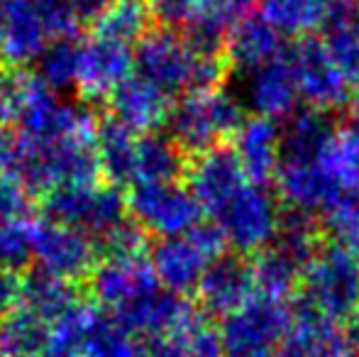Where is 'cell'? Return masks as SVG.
Returning a JSON list of instances; mask_svg holds the SVG:
<instances>
[{
    "label": "cell",
    "instance_id": "1",
    "mask_svg": "<svg viewBox=\"0 0 359 357\" xmlns=\"http://www.w3.org/2000/svg\"><path fill=\"white\" fill-rule=\"evenodd\" d=\"M133 57L137 76L169 98L179 93L186 95L194 90L217 88L227 69L222 57H198L186 44L184 34L164 27L147 32Z\"/></svg>",
    "mask_w": 359,
    "mask_h": 357
},
{
    "label": "cell",
    "instance_id": "2",
    "mask_svg": "<svg viewBox=\"0 0 359 357\" xmlns=\"http://www.w3.org/2000/svg\"><path fill=\"white\" fill-rule=\"evenodd\" d=\"M301 311L323 323L342 325L359 318V262L340 243H325L301 276Z\"/></svg>",
    "mask_w": 359,
    "mask_h": 357
},
{
    "label": "cell",
    "instance_id": "3",
    "mask_svg": "<svg viewBox=\"0 0 359 357\" xmlns=\"http://www.w3.org/2000/svg\"><path fill=\"white\" fill-rule=\"evenodd\" d=\"M245 120V103L235 93L217 86L186 93L179 103L171 105L166 128L169 140L181 149V154L194 159L210 149L225 147Z\"/></svg>",
    "mask_w": 359,
    "mask_h": 357
},
{
    "label": "cell",
    "instance_id": "4",
    "mask_svg": "<svg viewBox=\"0 0 359 357\" xmlns=\"http://www.w3.org/2000/svg\"><path fill=\"white\" fill-rule=\"evenodd\" d=\"M208 220L220 230L225 248L235 255H257L276 238L281 206L266 186L247 181L237 194L220 203Z\"/></svg>",
    "mask_w": 359,
    "mask_h": 357
},
{
    "label": "cell",
    "instance_id": "5",
    "mask_svg": "<svg viewBox=\"0 0 359 357\" xmlns=\"http://www.w3.org/2000/svg\"><path fill=\"white\" fill-rule=\"evenodd\" d=\"M293 325V309L281 299L255 294L222 318L220 357H276Z\"/></svg>",
    "mask_w": 359,
    "mask_h": 357
},
{
    "label": "cell",
    "instance_id": "6",
    "mask_svg": "<svg viewBox=\"0 0 359 357\" xmlns=\"http://www.w3.org/2000/svg\"><path fill=\"white\" fill-rule=\"evenodd\" d=\"M225 252V240L210 220H201L186 235L161 238L151 250L149 267L156 284L176 296L196 291L201 276L215 257Z\"/></svg>",
    "mask_w": 359,
    "mask_h": 357
},
{
    "label": "cell",
    "instance_id": "7",
    "mask_svg": "<svg viewBox=\"0 0 359 357\" xmlns=\"http://www.w3.org/2000/svg\"><path fill=\"white\" fill-rule=\"evenodd\" d=\"M130 210L140 228L151 230L161 238L186 235L201 223V215H203L189 186L179 181L137 184L130 196Z\"/></svg>",
    "mask_w": 359,
    "mask_h": 357
},
{
    "label": "cell",
    "instance_id": "8",
    "mask_svg": "<svg viewBox=\"0 0 359 357\" xmlns=\"http://www.w3.org/2000/svg\"><path fill=\"white\" fill-rule=\"evenodd\" d=\"M288 59H291L293 74H296L301 100H306L308 108L330 113V110L347 105L350 83L337 72L318 34L296 39V44L288 49Z\"/></svg>",
    "mask_w": 359,
    "mask_h": 357
},
{
    "label": "cell",
    "instance_id": "9",
    "mask_svg": "<svg viewBox=\"0 0 359 357\" xmlns=\"http://www.w3.org/2000/svg\"><path fill=\"white\" fill-rule=\"evenodd\" d=\"M245 103L255 110L257 118L266 120H288L298 110L301 90L296 83L288 52H281L276 59L257 67L247 74Z\"/></svg>",
    "mask_w": 359,
    "mask_h": 357
},
{
    "label": "cell",
    "instance_id": "10",
    "mask_svg": "<svg viewBox=\"0 0 359 357\" xmlns=\"http://www.w3.org/2000/svg\"><path fill=\"white\" fill-rule=\"evenodd\" d=\"M359 13V0H262V18L281 37H316L330 25Z\"/></svg>",
    "mask_w": 359,
    "mask_h": 357
},
{
    "label": "cell",
    "instance_id": "11",
    "mask_svg": "<svg viewBox=\"0 0 359 357\" xmlns=\"http://www.w3.org/2000/svg\"><path fill=\"white\" fill-rule=\"evenodd\" d=\"M196 294L205 314L225 318L257 294L252 262L242 255L222 252L203 271Z\"/></svg>",
    "mask_w": 359,
    "mask_h": 357
},
{
    "label": "cell",
    "instance_id": "12",
    "mask_svg": "<svg viewBox=\"0 0 359 357\" xmlns=\"http://www.w3.org/2000/svg\"><path fill=\"white\" fill-rule=\"evenodd\" d=\"M247 181L250 179L232 147H217L194 157L186 169V186L205 215H210L217 206L237 194Z\"/></svg>",
    "mask_w": 359,
    "mask_h": 357
},
{
    "label": "cell",
    "instance_id": "13",
    "mask_svg": "<svg viewBox=\"0 0 359 357\" xmlns=\"http://www.w3.org/2000/svg\"><path fill=\"white\" fill-rule=\"evenodd\" d=\"M194 311V306L186 304L184 296H176L171 291L161 289L159 284L154 289L140 294L137 299L128 301L125 306L113 311V318L123 325L125 330H130L133 335H137L140 340H154L161 333L171 330L176 323L186 318Z\"/></svg>",
    "mask_w": 359,
    "mask_h": 357
},
{
    "label": "cell",
    "instance_id": "14",
    "mask_svg": "<svg viewBox=\"0 0 359 357\" xmlns=\"http://www.w3.org/2000/svg\"><path fill=\"white\" fill-rule=\"evenodd\" d=\"M232 152L237 154L247 179L266 186L274 181L281 164V128L274 120L247 118L232 137Z\"/></svg>",
    "mask_w": 359,
    "mask_h": 357
},
{
    "label": "cell",
    "instance_id": "15",
    "mask_svg": "<svg viewBox=\"0 0 359 357\" xmlns=\"http://www.w3.org/2000/svg\"><path fill=\"white\" fill-rule=\"evenodd\" d=\"M284 52L281 34L262 15H245L230 27L222 47V59L230 69L242 74L271 62Z\"/></svg>",
    "mask_w": 359,
    "mask_h": 357
},
{
    "label": "cell",
    "instance_id": "16",
    "mask_svg": "<svg viewBox=\"0 0 359 357\" xmlns=\"http://www.w3.org/2000/svg\"><path fill=\"white\" fill-rule=\"evenodd\" d=\"M110 103H113L115 120L123 123L133 133H151L159 125L166 123L171 110V98L154 88L149 81L128 76L110 90Z\"/></svg>",
    "mask_w": 359,
    "mask_h": 357
},
{
    "label": "cell",
    "instance_id": "17",
    "mask_svg": "<svg viewBox=\"0 0 359 357\" xmlns=\"http://www.w3.org/2000/svg\"><path fill=\"white\" fill-rule=\"evenodd\" d=\"M156 279L144 257H123V260H105L93 274L90 289L100 304L110 309H120L128 301L137 299L140 294L154 289Z\"/></svg>",
    "mask_w": 359,
    "mask_h": 357
},
{
    "label": "cell",
    "instance_id": "18",
    "mask_svg": "<svg viewBox=\"0 0 359 357\" xmlns=\"http://www.w3.org/2000/svg\"><path fill=\"white\" fill-rule=\"evenodd\" d=\"M276 357H352V340L337 325L293 311V325Z\"/></svg>",
    "mask_w": 359,
    "mask_h": 357
},
{
    "label": "cell",
    "instance_id": "19",
    "mask_svg": "<svg viewBox=\"0 0 359 357\" xmlns=\"http://www.w3.org/2000/svg\"><path fill=\"white\" fill-rule=\"evenodd\" d=\"M149 357H220V335L205 316L191 311L181 323L147 340Z\"/></svg>",
    "mask_w": 359,
    "mask_h": 357
},
{
    "label": "cell",
    "instance_id": "20",
    "mask_svg": "<svg viewBox=\"0 0 359 357\" xmlns=\"http://www.w3.org/2000/svg\"><path fill=\"white\" fill-rule=\"evenodd\" d=\"M133 67V49L113 39L95 37L90 47L79 52V76L83 79L86 88L98 90V93L113 90L120 81H125Z\"/></svg>",
    "mask_w": 359,
    "mask_h": 357
},
{
    "label": "cell",
    "instance_id": "21",
    "mask_svg": "<svg viewBox=\"0 0 359 357\" xmlns=\"http://www.w3.org/2000/svg\"><path fill=\"white\" fill-rule=\"evenodd\" d=\"M337 123L330 113L298 108L281 128V159H313L335 137Z\"/></svg>",
    "mask_w": 359,
    "mask_h": 357
},
{
    "label": "cell",
    "instance_id": "22",
    "mask_svg": "<svg viewBox=\"0 0 359 357\" xmlns=\"http://www.w3.org/2000/svg\"><path fill=\"white\" fill-rule=\"evenodd\" d=\"M184 172V154L169 137H161L156 133L140 135L137 149H135V184L179 181Z\"/></svg>",
    "mask_w": 359,
    "mask_h": 357
},
{
    "label": "cell",
    "instance_id": "23",
    "mask_svg": "<svg viewBox=\"0 0 359 357\" xmlns=\"http://www.w3.org/2000/svg\"><path fill=\"white\" fill-rule=\"evenodd\" d=\"M34 250L44 260L42 264L49 269V274L59 276V279L81 276L93 262V245H88V240L81 238L72 228L52 230L47 235V243L42 240L34 245Z\"/></svg>",
    "mask_w": 359,
    "mask_h": 357
},
{
    "label": "cell",
    "instance_id": "24",
    "mask_svg": "<svg viewBox=\"0 0 359 357\" xmlns=\"http://www.w3.org/2000/svg\"><path fill=\"white\" fill-rule=\"evenodd\" d=\"M135 149L137 135L118 120H108L98 133V167L115 184L135 181Z\"/></svg>",
    "mask_w": 359,
    "mask_h": 357
},
{
    "label": "cell",
    "instance_id": "25",
    "mask_svg": "<svg viewBox=\"0 0 359 357\" xmlns=\"http://www.w3.org/2000/svg\"><path fill=\"white\" fill-rule=\"evenodd\" d=\"M25 309L32 311L44 323H57L59 318L81 306L79 294L67 279L59 276H34L22 286Z\"/></svg>",
    "mask_w": 359,
    "mask_h": 357
},
{
    "label": "cell",
    "instance_id": "26",
    "mask_svg": "<svg viewBox=\"0 0 359 357\" xmlns=\"http://www.w3.org/2000/svg\"><path fill=\"white\" fill-rule=\"evenodd\" d=\"M49 338V323L32 311H13L0 323V353L5 357H42Z\"/></svg>",
    "mask_w": 359,
    "mask_h": 357
},
{
    "label": "cell",
    "instance_id": "27",
    "mask_svg": "<svg viewBox=\"0 0 359 357\" xmlns=\"http://www.w3.org/2000/svg\"><path fill=\"white\" fill-rule=\"evenodd\" d=\"M83 357H149L147 343L125 330L115 318L95 316L86 335Z\"/></svg>",
    "mask_w": 359,
    "mask_h": 357
},
{
    "label": "cell",
    "instance_id": "28",
    "mask_svg": "<svg viewBox=\"0 0 359 357\" xmlns=\"http://www.w3.org/2000/svg\"><path fill=\"white\" fill-rule=\"evenodd\" d=\"M149 5L144 0H118L98 15V37L130 47L149 32Z\"/></svg>",
    "mask_w": 359,
    "mask_h": 357
},
{
    "label": "cell",
    "instance_id": "29",
    "mask_svg": "<svg viewBox=\"0 0 359 357\" xmlns=\"http://www.w3.org/2000/svg\"><path fill=\"white\" fill-rule=\"evenodd\" d=\"M323 44L345 81L359 88V13L330 25Z\"/></svg>",
    "mask_w": 359,
    "mask_h": 357
},
{
    "label": "cell",
    "instance_id": "30",
    "mask_svg": "<svg viewBox=\"0 0 359 357\" xmlns=\"http://www.w3.org/2000/svg\"><path fill=\"white\" fill-rule=\"evenodd\" d=\"M93 318L95 314L83 304L69 311L64 318L54 323V328H49L47 348L42 357H83L86 335H88Z\"/></svg>",
    "mask_w": 359,
    "mask_h": 357
},
{
    "label": "cell",
    "instance_id": "31",
    "mask_svg": "<svg viewBox=\"0 0 359 357\" xmlns=\"http://www.w3.org/2000/svg\"><path fill=\"white\" fill-rule=\"evenodd\" d=\"M29 248L32 245L27 243L22 230L15 228V223L0 225V267H3V271H10L13 267L25 264Z\"/></svg>",
    "mask_w": 359,
    "mask_h": 357
},
{
    "label": "cell",
    "instance_id": "32",
    "mask_svg": "<svg viewBox=\"0 0 359 357\" xmlns=\"http://www.w3.org/2000/svg\"><path fill=\"white\" fill-rule=\"evenodd\" d=\"M22 294V284L18 281V276L13 271L0 269V323L8 318L15 311V301Z\"/></svg>",
    "mask_w": 359,
    "mask_h": 357
},
{
    "label": "cell",
    "instance_id": "33",
    "mask_svg": "<svg viewBox=\"0 0 359 357\" xmlns=\"http://www.w3.org/2000/svg\"><path fill=\"white\" fill-rule=\"evenodd\" d=\"M52 105L54 103H49L47 108H37V110H34V115H42V118H44V113H47L49 120L54 123L57 118H64V115L72 113V110H64V113H59V110L52 108ZM74 128H76V120H64V128H62V125H39V128H34V135H37V137L42 140V137H59V135L64 133L69 137Z\"/></svg>",
    "mask_w": 359,
    "mask_h": 357
},
{
    "label": "cell",
    "instance_id": "34",
    "mask_svg": "<svg viewBox=\"0 0 359 357\" xmlns=\"http://www.w3.org/2000/svg\"><path fill=\"white\" fill-rule=\"evenodd\" d=\"M115 3H118V0H72V10L83 13V15H100Z\"/></svg>",
    "mask_w": 359,
    "mask_h": 357
},
{
    "label": "cell",
    "instance_id": "35",
    "mask_svg": "<svg viewBox=\"0 0 359 357\" xmlns=\"http://www.w3.org/2000/svg\"><path fill=\"white\" fill-rule=\"evenodd\" d=\"M347 130L359 135V88L357 93H350L347 100Z\"/></svg>",
    "mask_w": 359,
    "mask_h": 357
},
{
    "label": "cell",
    "instance_id": "36",
    "mask_svg": "<svg viewBox=\"0 0 359 357\" xmlns=\"http://www.w3.org/2000/svg\"><path fill=\"white\" fill-rule=\"evenodd\" d=\"M10 0H0V29L5 27V22H8V15H10Z\"/></svg>",
    "mask_w": 359,
    "mask_h": 357
},
{
    "label": "cell",
    "instance_id": "37",
    "mask_svg": "<svg viewBox=\"0 0 359 357\" xmlns=\"http://www.w3.org/2000/svg\"><path fill=\"white\" fill-rule=\"evenodd\" d=\"M355 323H357V330H355V340H357V345H359V318L355 321Z\"/></svg>",
    "mask_w": 359,
    "mask_h": 357
},
{
    "label": "cell",
    "instance_id": "38",
    "mask_svg": "<svg viewBox=\"0 0 359 357\" xmlns=\"http://www.w3.org/2000/svg\"><path fill=\"white\" fill-rule=\"evenodd\" d=\"M0 357H5V355H3V353H0Z\"/></svg>",
    "mask_w": 359,
    "mask_h": 357
}]
</instances>
